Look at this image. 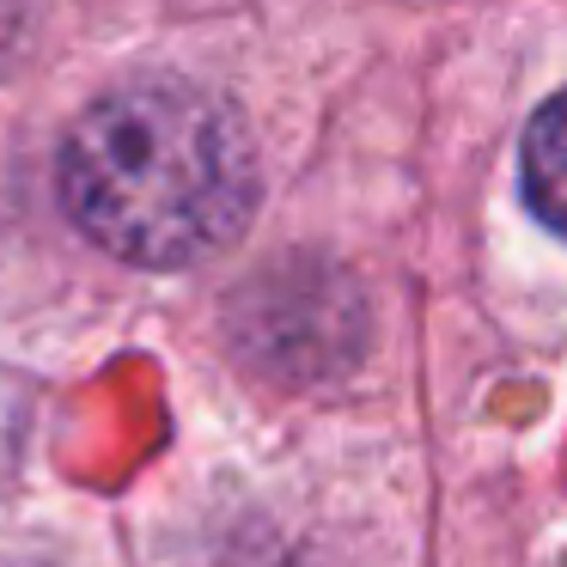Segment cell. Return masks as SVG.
I'll list each match as a JSON object with an SVG mask.
<instances>
[{
  "instance_id": "cell-1",
  "label": "cell",
  "mask_w": 567,
  "mask_h": 567,
  "mask_svg": "<svg viewBox=\"0 0 567 567\" xmlns=\"http://www.w3.org/2000/svg\"><path fill=\"white\" fill-rule=\"evenodd\" d=\"M55 177L80 233L135 269L214 257L257 208L245 123L184 74H135L92 99L68 128Z\"/></svg>"
},
{
  "instance_id": "cell-2",
  "label": "cell",
  "mask_w": 567,
  "mask_h": 567,
  "mask_svg": "<svg viewBox=\"0 0 567 567\" xmlns=\"http://www.w3.org/2000/svg\"><path fill=\"white\" fill-rule=\"evenodd\" d=\"M518 189L549 233L567 238V92H555L518 141Z\"/></svg>"
}]
</instances>
